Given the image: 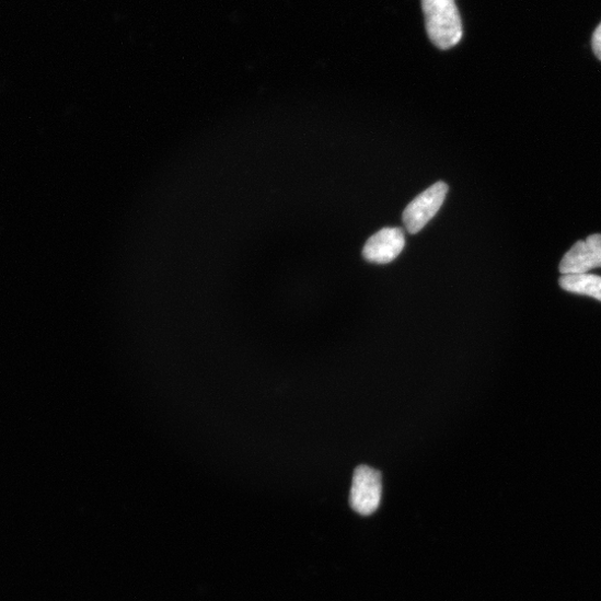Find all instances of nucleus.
<instances>
[{"instance_id": "obj_1", "label": "nucleus", "mask_w": 601, "mask_h": 601, "mask_svg": "<svg viewBox=\"0 0 601 601\" xmlns=\"http://www.w3.org/2000/svg\"><path fill=\"white\" fill-rule=\"evenodd\" d=\"M430 41L440 49L455 46L462 38V24L454 0H423Z\"/></svg>"}, {"instance_id": "obj_2", "label": "nucleus", "mask_w": 601, "mask_h": 601, "mask_svg": "<svg viewBox=\"0 0 601 601\" xmlns=\"http://www.w3.org/2000/svg\"><path fill=\"white\" fill-rule=\"evenodd\" d=\"M448 189L446 183L438 182L413 200L403 216L409 233H419L435 218L444 203Z\"/></svg>"}, {"instance_id": "obj_3", "label": "nucleus", "mask_w": 601, "mask_h": 601, "mask_svg": "<svg viewBox=\"0 0 601 601\" xmlns=\"http://www.w3.org/2000/svg\"><path fill=\"white\" fill-rule=\"evenodd\" d=\"M381 496V474L371 466H358L350 493V505L354 510L362 516L372 515L380 506Z\"/></svg>"}, {"instance_id": "obj_4", "label": "nucleus", "mask_w": 601, "mask_h": 601, "mask_svg": "<svg viewBox=\"0 0 601 601\" xmlns=\"http://www.w3.org/2000/svg\"><path fill=\"white\" fill-rule=\"evenodd\" d=\"M601 267V234L578 241L563 257L559 271L563 276L583 275Z\"/></svg>"}, {"instance_id": "obj_5", "label": "nucleus", "mask_w": 601, "mask_h": 601, "mask_svg": "<svg viewBox=\"0 0 601 601\" xmlns=\"http://www.w3.org/2000/svg\"><path fill=\"white\" fill-rule=\"evenodd\" d=\"M406 239L403 230L384 228L367 241L363 256L372 263H391L404 251Z\"/></svg>"}, {"instance_id": "obj_6", "label": "nucleus", "mask_w": 601, "mask_h": 601, "mask_svg": "<svg viewBox=\"0 0 601 601\" xmlns=\"http://www.w3.org/2000/svg\"><path fill=\"white\" fill-rule=\"evenodd\" d=\"M560 287L570 293L590 297L601 302V277L583 274L563 276Z\"/></svg>"}, {"instance_id": "obj_7", "label": "nucleus", "mask_w": 601, "mask_h": 601, "mask_svg": "<svg viewBox=\"0 0 601 601\" xmlns=\"http://www.w3.org/2000/svg\"><path fill=\"white\" fill-rule=\"evenodd\" d=\"M592 49L599 60H601V23L592 35Z\"/></svg>"}]
</instances>
